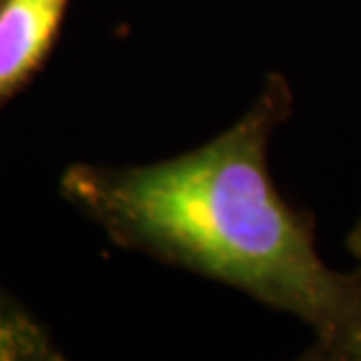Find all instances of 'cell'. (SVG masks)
Instances as JSON below:
<instances>
[{
  "label": "cell",
  "mask_w": 361,
  "mask_h": 361,
  "mask_svg": "<svg viewBox=\"0 0 361 361\" xmlns=\"http://www.w3.org/2000/svg\"><path fill=\"white\" fill-rule=\"evenodd\" d=\"M291 90L270 75L251 111L197 150L148 167L75 164L63 192L115 242L242 288L312 326L319 350L361 359V274L324 265L312 221L288 207L268 169Z\"/></svg>",
  "instance_id": "obj_1"
},
{
  "label": "cell",
  "mask_w": 361,
  "mask_h": 361,
  "mask_svg": "<svg viewBox=\"0 0 361 361\" xmlns=\"http://www.w3.org/2000/svg\"><path fill=\"white\" fill-rule=\"evenodd\" d=\"M68 0L0 3V104L40 66L59 31Z\"/></svg>",
  "instance_id": "obj_2"
},
{
  "label": "cell",
  "mask_w": 361,
  "mask_h": 361,
  "mask_svg": "<svg viewBox=\"0 0 361 361\" xmlns=\"http://www.w3.org/2000/svg\"><path fill=\"white\" fill-rule=\"evenodd\" d=\"M0 3H3V0H0Z\"/></svg>",
  "instance_id": "obj_5"
},
{
  "label": "cell",
  "mask_w": 361,
  "mask_h": 361,
  "mask_svg": "<svg viewBox=\"0 0 361 361\" xmlns=\"http://www.w3.org/2000/svg\"><path fill=\"white\" fill-rule=\"evenodd\" d=\"M59 359L47 336L0 298V361H45Z\"/></svg>",
  "instance_id": "obj_3"
},
{
  "label": "cell",
  "mask_w": 361,
  "mask_h": 361,
  "mask_svg": "<svg viewBox=\"0 0 361 361\" xmlns=\"http://www.w3.org/2000/svg\"><path fill=\"white\" fill-rule=\"evenodd\" d=\"M350 249H352V254H355L359 261H361V221L357 223V228L352 230V235H350Z\"/></svg>",
  "instance_id": "obj_4"
}]
</instances>
